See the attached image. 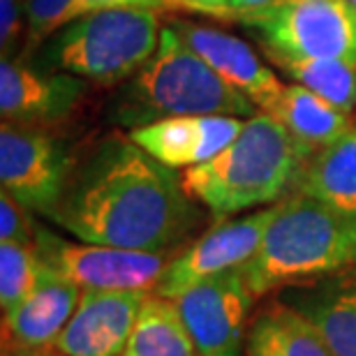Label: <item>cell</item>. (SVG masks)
I'll list each match as a JSON object with an SVG mask.
<instances>
[{
	"label": "cell",
	"mask_w": 356,
	"mask_h": 356,
	"mask_svg": "<svg viewBox=\"0 0 356 356\" xmlns=\"http://www.w3.org/2000/svg\"><path fill=\"white\" fill-rule=\"evenodd\" d=\"M47 218L86 243L174 254L195 232L199 211L176 169L153 160L130 134H111L72 160Z\"/></svg>",
	"instance_id": "1"
},
{
	"label": "cell",
	"mask_w": 356,
	"mask_h": 356,
	"mask_svg": "<svg viewBox=\"0 0 356 356\" xmlns=\"http://www.w3.org/2000/svg\"><path fill=\"white\" fill-rule=\"evenodd\" d=\"M356 270V216L301 192L275 204L254 257L241 266L252 296Z\"/></svg>",
	"instance_id": "2"
},
{
	"label": "cell",
	"mask_w": 356,
	"mask_h": 356,
	"mask_svg": "<svg viewBox=\"0 0 356 356\" xmlns=\"http://www.w3.org/2000/svg\"><path fill=\"white\" fill-rule=\"evenodd\" d=\"M303 151L280 120L261 111L245 118L238 137L204 165L181 172L185 192L213 216L273 206L294 188Z\"/></svg>",
	"instance_id": "3"
},
{
	"label": "cell",
	"mask_w": 356,
	"mask_h": 356,
	"mask_svg": "<svg viewBox=\"0 0 356 356\" xmlns=\"http://www.w3.org/2000/svg\"><path fill=\"white\" fill-rule=\"evenodd\" d=\"M254 113L257 104L213 72L169 24L162 28L158 51L125 83L113 106L116 120L130 130L169 116L250 118Z\"/></svg>",
	"instance_id": "4"
},
{
	"label": "cell",
	"mask_w": 356,
	"mask_h": 356,
	"mask_svg": "<svg viewBox=\"0 0 356 356\" xmlns=\"http://www.w3.org/2000/svg\"><path fill=\"white\" fill-rule=\"evenodd\" d=\"M160 14L139 7L90 12L56 35L54 65L97 86L130 81L158 51Z\"/></svg>",
	"instance_id": "5"
},
{
	"label": "cell",
	"mask_w": 356,
	"mask_h": 356,
	"mask_svg": "<svg viewBox=\"0 0 356 356\" xmlns=\"http://www.w3.org/2000/svg\"><path fill=\"white\" fill-rule=\"evenodd\" d=\"M266 56L340 58L356 65V10L350 0H275L236 17Z\"/></svg>",
	"instance_id": "6"
},
{
	"label": "cell",
	"mask_w": 356,
	"mask_h": 356,
	"mask_svg": "<svg viewBox=\"0 0 356 356\" xmlns=\"http://www.w3.org/2000/svg\"><path fill=\"white\" fill-rule=\"evenodd\" d=\"M38 250L56 273L81 289L155 291L174 254L102 243H70L38 229Z\"/></svg>",
	"instance_id": "7"
},
{
	"label": "cell",
	"mask_w": 356,
	"mask_h": 356,
	"mask_svg": "<svg viewBox=\"0 0 356 356\" xmlns=\"http://www.w3.org/2000/svg\"><path fill=\"white\" fill-rule=\"evenodd\" d=\"M273 213L275 204L248 213L243 218L220 220L197 241H192L185 250L174 254L155 294L176 298L185 289L209 277L245 266L259 250Z\"/></svg>",
	"instance_id": "8"
},
{
	"label": "cell",
	"mask_w": 356,
	"mask_h": 356,
	"mask_svg": "<svg viewBox=\"0 0 356 356\" xmlns=\"http://www.w3.org/2000/svg\"><path fill=\"white\" fill-rule=\"evenodd\" d=\"M72 158L40 127L3 123L0 183L26 209L49 216L65 188Z\"/></svg>",
	"instance_id": "9"
},
{
	"label": "cell",
	"mask_w": 356,
	"mask_h": 356,
	"mask_svg": "<svg viewBox=\"0 0 356 356\" xmlns=\"http://www.w3.org/2000/svg\"><path fill=\"white\" fill-rule=\"evenodd\" d=\"M252 298L241 268L209 277L174 298L199 356L245 354V324Z\"/></svg>",
	"instance_id": "10"
},
{
	"label": "cell",
	"mask_w": 356,
	"mask_h": 356,
	"mask_svg": "<svg viewBox=\"0 0 356 356\" xmlns=\"http://www.w3.org/2000/svg\"><path fill=\"white\" fill-rule=\"evenodd\" d=\"M151 291L81 289L74 315L56 340L58 356H123Z\"/></svg>",
	"instance_id": "11"
},
{
	"label": "cell",
	"mask_w": 356,
	"mask_h": 356,
	"mask_svg": "<svg viewBox=\"0 0 356 356\" xmlns=\"http://www.w3.org/2000/svg\"><path fill=\"white\" fill-rule=\"evenodd\" d=\"M169 26L181 35L183 42L204 58L218 76L229 83L232 88L250 97L257 109L266 111L273 99L280 95L284 83L270 70L257 51L245 40L220 31L216 26L195 24L188 19H172Z\"/></svg>",
	"instance_id": "12"
},
{
	"label": "cell",
	"mask_w": 356,
	"mask_h": 356,
	"mask_svg": "<svg viewBox=\"0 0 356 356\" xmlns=\"http://www.w3.org/2000/svg\"><path fill=\"white\" fill-rule=\"evenodd\" d=\"M243 123L245 118L236 116H169L132 127L127 134L160 165L185 172L225 151Z\"/></svg>",
	"instance_id": "13"
},
{
	"label": "cell",
	"mask_w": 356,
	"mask_h": 356,
	"mask_svg": "<svg viewBox=\"0 0 356 356\" xmlns=\"http://www.w3.org/2000/svg\"><path fill=\"white\" fill-rule=\"evenodd\" d=\"M86 81L67 72H40L21 58L0 60L3 123L40 127L74 109Z\"/></svg>",
	"instance_id": "14"
},
{
	"label": "cell",
	"mask_w": 356,
	"mask_h": 356,
	"mask_svg": "<svg viewBox=\"0 0 356 356\" xmlns=\"http://www.w3.org/2000/svg\"><path fill=\"white\" fill-rule=\"evenodd\" d=\"M81 287L51 268L26 301L3 312L5 354H40L54 347L74 315Z\"/></svg>",
	"instance_id": "15"
},
{
	"label": "cell",
	"mask_w": 356,
	"mask_h": 356,
	"mask_svg": "<svg viewBox=\"0 0 356 356\" xmlns=\"http://www.w3.org/2000/svg\"><path fill=\"white\" fill-rule=\"evenodd\" d=\"M291 192L356 216V123L336 141L303 158Z\"/></svg>",
	"instance_id": "16"
},
{
	"label": "cell",
	"mask_w": 356,
	"mask_h": 356,
	"mask_svg": "<svg viewBox=\"0 0 356 356\" xmlns=\"http://www.w3.org/2000/svg\"><path fill=\"white\" fill-rule=\"evenodd\" d=\"M287 301L317 326L333 356H356V270L331 275Z\"/></svg>",
	"instance_id": "17"
},
{
	"label": "cell",
	"mask_w": 356,
	"mask_h": 356,
	"mask_svg": "<svg viewBox=\"0 0 356 356\" xmlns=\"http://www.w3.org/2000/svg\"><path fill=\"white\" fill-rule=\"evenodd\" d=\"M266 113L275 116L287 127V132L303 151V158L336 141L356 123L352 113L338 109L329 99L298 83H284Z\"/></svg>",
	"instance_id": "18"
},
{
	"label": "cell",
	"mask_w": 356,
	"mask_h": 356,
	"mask_svg": "<svg viewBox=\"0 0 356 356\" xmlns=\"http://www.w3.org/2000/svg\"><path fill=\"white\" fill-rule=\"evenodd\" d=\"M245 356H333L317 326L289 301L259 312L245 340Z\"/></svg>",
	"instance_id": "19"
},
{
	"label": "cell",
	"mask_w": 356,
	"mask_h": 356,
	"mask_svg": "<svg viewBox=\"0 0 356 356\" xmlns=\"http://www.w3.org/2000/svg\"><path fill=\"white\" fill-rule=\"evenodd\" d=\"M123 356H199L174 298L146 296Z\"/></svg>",
	"instance_id": "20"
},
{
	"label": "cell",
	"mask_w": 356,
	"mask_h": 356,
	"mask_svg": "<svg viewBox=\"0 0 356 356\" xmlns=\"http://www.w3.org/2000/svg\"><path fill=\"white\" fill-rule=\"evenodd\" d=\"M273 65L298 86L317 92L338 109L356 113V65L340 58H289L268 56Z\"/></svg>",
	"instance_id": "21"
},
{
	"label": "cell",
	"mask_w": 356,
	"mask_h": 356,
	"mask_svg": "<svg viewBox=\"0 0 356 356\" xmlns=\"http://www.w3.org/2000/svg\"><path fill=\"white\" fill-rule=\"evenodd\" d=\"M49 270L51 266L42 259L38 245L0 241V308L3 312L26 301L49 275Z\"/></svg>",
	"instance_id": "22"
},
{
	"label": "cell",
	"mask_w": 356,
	"mask_h": 356,
	"mask_svg": "<svg viewBox=\"0 0 356 356\" xmlns=\"http://www.w3.org/2000/svg\"><path fill=\"white\" fill-rule=\"evenodd\" d=\"M81 17H86L81 0H26V47L21 60Z\"/></svg>",
	"instance_id": "23"
},
{
	"label": "cell",
	"mask_w": 356,
	"mask_h": 356,
	"mask_svg": "<svg viewBox=\"0 0 356 356\" xmlns=\"http://www.w3.org/2000/svg\"><path fill=\"white\" fill-rule=\"evenodd\" d=\"M0 241L35 245L38 243V227L31 220V209H26L10 192H0Z\"/></svg>",
	"instance_id": "24"
},
{
	"label": "cell",
	"mask_w": 356,
	"mask_h": 356,
	"mask_svg": "<svg viewBox=\"0 0 356 356\" xmlns=\"http://www.w3.org/2000/svg\"><path fill=\"white\" fill-rule=\"evenodd\" d=\"M0 47L3 58H19L26 47V0H0Z\"/></svg>",
	"instance_id": "25"
},
{
	"label": "cell",
	"mask_w": 356,
	"mask_h": 356,
	"mask_svg": "<svg viewBox=\"0 0 356 356\" xmlns=\"http://www.w3.org/2000/svg\"><path fill=\"white\" fill-rule=\"evenodd\" d=\"M169 12H199L211 17H232V0H165Z\"/></svg>",
	"instance_id": "26"
},
{
	"label": "cell",
	"mask_w": 356,
	"mask_h": 356,
	"mask_svg": "<svg viewBox=\"0 0 356 356\" xmlns=\"http://www.w3.org/2000/svg\"><path fill=\"white\" fill-rule=\"evenodd\" d=\"M86 14L99 10H125V7H139V10L169 12L165 0H81Z\"/></svg>",
	"instance_id": "27"
},
{
	"label": "cell",
	"mask_w": 356,
	"mask_h": 356,
	"mask_svg": "<svg viewBox=\"0 0 356 356\" xmlns=\"http://www.w3.org/2000/svg\"><path fill=\"white\" fill-rule=\"evenodd\" d=\"M275 0H232V19L241 17V14H248V12H254V10H261Z\"/></svg>",
	"instance_id": "28"
},
{
	"label": "cell",
	"mask_w": 356,
	"mask_h": 356,
	"mask_svg": "<svg viewBox=\"0 0 356 356\" xmlns=\"http://www.w3.org/2000/svg\"><path fill=\"white\" fill-rule=\"evenodd\" d=\"M19 356H49V354H19Z\"/></svg>",
	"instance_id": "29"
},
{
	"label": "cell",
	"mask_w": 356,
	"mask_h": 356,
	"mask_svg": "<svg viewBox=\"0 0 356 356\" xmlns=\"http://www.w3.org/2000/svg\"><path fill=\"white\" fill-rule=\"evenodd\" d=\"M350 3H352V7H354V10H356V0H350Z\"/></svg>",
	"instance_id": "30"
}]
</instances>
